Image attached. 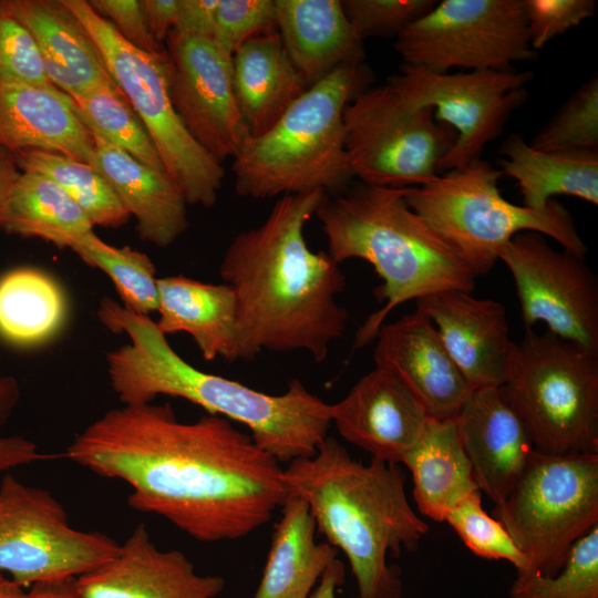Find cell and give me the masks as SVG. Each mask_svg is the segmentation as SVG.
I'll use <instances>...</instances> for the list:
<instances>
[{
  "label": "cell",
  "instance_id": "32",
  "mask_svg": "<svg viewBox=\"0 0 598 598\" xmlns=\"http://www.w3.org/2000/svg\"><path fill=\"white\" fill-rule=\"evenodd\" d=\"M65 312L63 291L48 274L19 268L0 278V336L7 341L41 343L58 332Z\"/></svg>",
  "mask_w": 598,
  "mask_h": 598
},
{
  "label": "cell",
  "instance_id": "47",
  "mask_svg": "<svg viewBox=\"0 0 598 598\" xmlns=\"http://www.w3.org/2000/svg\"><path fill=\"white\" fill-rule=\"evenodd\" d=\"M20 174L14 154L0 145V230L7 200Z\"/></svg>",
  "mask_w": 598,
  "mask_h": 598
},
{
  "label": "cell",
  "instance_id": "42",
  "mask_svg": "<svg viewBox=\"0 0 598 598\" xmlns=\"http://www.w3.org/2000/svg\"><path fill=\"white\" fill-rule=\"evenodd\" d=\"M532 48L537 52L555 37L595 14L594 0H524Z\"/></svg>",
  "mask_w": 598,
  "mask_h": 598
},
{
  "label": "cell",
  "instance_id": "28",
  "mask_svg": "<svg viewBox=\"0 0 598 598\" xmlns=\"http://www.w3.org/2000/svg\"><path fill=\"white\" fill-rule=\"evenodd\" d=\"M280 513L254 598H309L339 550L317 542L315 518L300 496L289 494Z\"/></svg>",
  "mask_w": 598,
  "mask_h": 598
},
{
  "label": "cell",
  "instance_id": "2",
  "mask_svg": "<svg viewBox=\"0 0 598 598\" xmlns=\"http://www.w3.org/2000/svg\"><path fill=\"white\" fill-rule=\"evenodd\" d=\"M327 194L281 196L258 226L237 234L219 275L236 297L237 329L230 361L261 351H306L327 359L347 329L348 312L336 298L346 276L328 251H313L305 227Z\"/></svg>",
  "mask_w": 598,
  "mask_h": 598
},
{
  "label": "cell",
  "instance_id": "34",
  "mask_svg": "<svg viewBox=\"0 0 598 598\" xmlns=\"http://www.w3.org/2000/svg\"><path fill=\"white\" fill-rule=\"evenodd\" d=\"M82 123L141 163L165 172L143 122L115 82L102 83L72 99Z\"/></svg>",
  "mask_w": 598,
  "mask_h": 598
},
{
  "label": "cell",
  "instance_id": "14",
  "mask_svg": "<svg viewBox=\"0 0 598 598\" xmlns=\"http://www.w3.org/2000/svg\"><path fill=\"white\" fill-rule=\"evenodd\" d=\"M532 71L484 70L436 72L403 63L385 84L404 104L430 107L456 134L439 172L462 168L481 158L503 132L508 117L527 99Z\"/></svg>",
  "mask_w": 598,
  "mask_h": 598
},
{
  "label": "cell",
  "instance_id": "43",
  "mask_svg": "<svg viewBox=\"0 0 598 598\" xmlns=\"http://www.w3.org/2000/svg\"><path fill=\"white\" fill-rule=\"evenodd\" d=\"M90 7L106 19L131 45L148 53H161L165 45L151 35L141 0H87Z\"/></svg>",
  "mask_w": 598,
  "mask_h": 598
},
{
  "label": "cell",
  "instance_id": "3",
  "mask_svg": "<svg viewBox=\"0 0 598 598\" xmlns=\"http://www.w3.org/2000/svg\"><path fill=\"white\" fill-rule=\"evenodd\" d=\"M97 317L130 343L106 355L111 388L123 405L151 403L158 395L184 399L208 414L246 426L252 440L279 463L312 456L328 437L330 404L292 380L268 394L186 362L150 316L103 298Z\"/></svg>",
  "mask_w": 598,
  "mask_h": 598
},
{
  "label": "cell",
  "instance_id": "38",
  "mask_svg": "<svg viewBox=\"0 0 598 598\" xmlns=\"http://www.w3.org/2000/svg\"><path fill=\"white\" fill-rule=\"evenodd\" d=\"M444 522L476 556L504 559L513 564L517 571L527 570L525 557L505 527L484 511L480 491L471 493L451 508Z\"/></svg>",
  "mask_w": 598,
  "mask_h": 598
},
{
  "label": "cell",
  "instance_id": "18",
  "mask_svg": "<svg viewBox=\"0 0 598 598\" xmlns=\"http://www.w3.org/2000/svg\"><path fill=\"white\" fill-rule=\"evenodd\" d=\"M415 302L473 390L504 384L515 342L501 302L461 290L436 292Z\"/></svg>",
  "mask_w": 598,
  "mask_h": 598
},
{
  "label": "cell",
  "instance_id": "49",
  "mask_svg": "<svg viewBox=\"0 0 598 598\" xmlns=\"http://www.w3.org/2000/svg\"><path fill=\"white\" fill-rule=\"evenodd\" d=\"M346 567L337 557L324 570L309 598H336L337 589L344 581Z\"/></svg>",
  "mask_w": 598,
  "mask_h": 598
},
{
  "label": "cell",
  "instance_id": "24",
  "mask_svg": "<svg viewBox=\"0 0 598 598\" xmlns=\"http://www.w3.org/2000/svg\"><path fill=\"white\" fill-rule=\"evenodd\" d=\"M29 30L50 82L72 99L114 82L95 42L62 0H8Z\"/></svg>",
  "mask_w": 598,
  "mask_h": 598
},
{
  "label": "cell",
  "instance_id": "30",
  "mask_svg": "<svg viewBox=\"0 0 598 598\" xmlns=\"http://www.w3.org/2000/svg\"><path fill=\"white\" fill-rule=\"evenodd\" d=\"M401 463L412 474L413 498L420 514L433 520L444 522L451 508L478 491L455 419L430 417Z\"/></svg>",
  "mask_w": 598,
  "mask_h": 598
},
{
  "label": "cell",
  "instance_id": "1",
  "mask_svg": "<svg viewBox=\"0 0 598 598\" xmlns=\"http://www.w3.org/2000/svg\"><path fill=\"white\" fill-rule=\"evenodd\" d=\"M65 456L124 482L130 507L203 543L248 536L289 497L280 463L250 434L213 414L181 422L168 403L107 411L75 436Z\"/></svg>",
  "mask_w": 598,
  "mask_h": 598
},
{
  "label": "cell",
  "instance_id": "13",
  "mask_svg": "<svg viewBox=\"0 0 598 598\" xmlns=\"http://www.w3.org/2000/svg\"><path fill=\"white\" fill-rule=\"evenodd\" d=\"M403 63L436 72L508 70L536 58L524 0H443L395 38Z\"/></svg>",
  "mask_w": 598,
  "mask_h": 598
},
{
  "label": "cell",
  "instance_id": "41",
  "mask_svg": "<svg viewBox=\"0 0 598 598\" xmlns=\"http://www.w3.org/2000/svg\"><path fill=\"white\" fill-rule=\"evenodd\" d=\"M435 0H343L344 14L357 35L396 38L409 25L427 13Z\"/></svg>",
  "mask_w": 598,
  "mask_h": 598
},
{
  "label": "cell",
  "instance_id": "25",
  "mask_svg": "<svg viewBox=\"0 0 598 598\" xmlns=\"http://www.w3.org/2000/svg\"><path fill=\"white\" fill-rule=\"evenodd\" d=\"M277 31L308 86L342 65L362 64L363 41L340 0H275Z\"/></svg>",
  "mask_w": 598,
  "mask_h": 598
},
{
  "label": "cell",
  "instance_id": "17",
  "mask_svg": "<svg viewBox=\"0 0 598 598\" xmlns=\"http://www.w3.org/2000/svg\"><path fill=\"white\" fill-rule=\"evenodd\" d=\"M331 424L371 458L400 464L430 419L415 395L390 371L375 367L339 402Z\"/></svg>",
  "mask_w": 598,
  "mask_h": 598
},
{
  "label": "cell",
  "instance_id": "7",
  "mask_svg": "<svg viewBox=\"0 0 598 598\" xmlns=\"http://www.w3.org/2000/svg\"><path fill=\"white\" fill-rule=\"evenodd\" d=\"M502 172L482 158L405 188V202L478 276L491 271L517 234L536 231L585 258L587 246L569 210L553 199L534 210L502 196Z\"/></svg>",
  "mask_w": 598,
  "mask_h": 598
},
{
  "label": "cell",
  "instance_id": "27",
  "mask_svg": "<svg viewBox=\"0 0 598 598\" xmlns=\"http://www.w3.org/2000/svg\"><path fill=\"white\" fill-rule=\"evenodd\" d=\"M156 322L162 333L184 332L203 358L231 359L237 329V303L227 283H208L185 276L157 279Z\"/></svg>",
  "mask_w": 598,
  "mask_h": 598
},
{
  "label": "cell",
  "instance_id": "36",
  "mask_svg": "<svg viewBox=\"0 0 598 598\" xmlns=\"http://www.w3.org/2000/svg\"><path fill=\"white\" fill-rule=\"evenodd\" d=\"M511 598H598V525L570 548L554 576L517 571Z\"/></svg>",
  "mask_w": 598,
  "mask_h": 598
},
{
  "label": "cell",
  "instance_id": "16",
  "mask_svg": "<svg viewBox=\"0 0 598 598\" xmlns=\"http://www.w3.org/2000/svg\"><path fill=\"white\" fill-rule=\"evenodd\" d=\"M165 49L171 101L187 132L219 163L234 158L250 134L235 99L230 61L205 37L172 31Z\"/></svg>",
  "mask_w": 598,
  "mask_h": 598
},
{
  "label": "cell",
  "instance_id": "4",
  "mask_svg": "<svg viewBox=\"0 0 598 598\" xmlns=\"http://www.w3.org/2000/svg\"><path fill=\"white\" fill-rule=\"evenodd\" d=\"M283 480L308 504L317 532L344 553L359 597L401 598V573L388 557L415 549L429 525L409 503L399 464H363L328 436L312 456L288 463Z\"/></svg>",
  "mask_w": 598,
  "mask_h": 598
},
{
  "label": "cell",
  "instance_id": "26",
  "mask_svg": "<svg viewBox=\"0 0 598 598\" xmlns=\"http://www.w3.org/2000/svg\"><path fill=\"white\" fill-rule=\"evenodd\" d=\"M230 63L235 99L250 136L269 130L309 87L278 31L248 40Z\"/></svg>",
  "mask_w": 598,
  "mask_h": 598
},
{
  "label": "cell",
  "instance_id": "31",
  "mask_svg": "<svg viewBox=\"0 0 598 598\" xmlns=\"http://www.w3.org/2000/svg\"><path fill=\"white\" fill-rule=\"evenodd\" d=\"M93 227L81 207L51 178L21 172L7 200L1 230L72 249Z\"/></svg>",
  "mask_w": 598,
  "mask_h": 598
},
{
  "label": "cell",
  "instance_id": "21",
  "mask_svg": "<svg viewBox=\"0 0 598 598\" xmlns=\"http://www.w3.org/2000/svg\"><path fill=\"white\" fill-rule=\"evenodd\" d=\"M455 423L478 491L502 503L535 450L524 424L499 388L473 390Z\"/></svg>",
  "mask_w": 598,
  "mask_h": 598
},
{
  "label": "cell",
  "instance_id": "44",
  "mask_svg": "<svg viewBox=\"0 0 598 598\" xmlns=\"http://www.w3.org/2000/svg\"><path fill=\"white\" fill-rule=\"evenodd\" d=\"M18 399L17 381L12 377H0V426L11 415ZM43 458L33 442L20 436H0V472Z\"/></svg>",
  "mask_w": 598,
  "mask_h": 598
},
{
  "label": "cell",
  "instance_id": "35",
  "mask_svg": "<svg viewBox=\"0 0 598 598\" xmlns=\"http://www.w3.org/2000/svg\"><path fill=\"white\" fill-rule=\"evenodd\" d=\"M72 250L85 264L109 276L125 308L144 316L156 311L158 278L147 255L127 246L109 245L94 231L82 238Z\"/></svg>",
  "mask_w": 598,
  "mask_h": 598
},
{
  "label": "cell",
  "instance_id": "10",
  "mask_svg": "<svg viewBox=\"0 0 598 598\" xmlns=\"http://www.w3.org/2000/svg\"><path fill=\"white\" fill-rule=\"evenodd\" d=\"M527 561V570L556 575L571 546L598 525V454L533 451L509 495L494 505Z\"/></svg>",
  "mask_w": 598,
  "mask_h": 598
},
{
  "label": "cell",
  "instance_id": "5",
  "mask_svg": "<svg viewBox=\"0 0 598 598\" xmlns=\"http://www.w3.org/2000/svg\"><path fill=\"white\" fill-rule=\"evenodd\" d=\"M339 265L369 262L382 279L384 306L359 328L354 349L375 339L389 313L400 305L430 295L472 292L477 275L405 202V188L360 184L333 197L324 196L316 212Z\"/></svg>",
  "mask_w": 598,
  "mask_h": 598
},
{
  "label": "cell",
  "instance_id": "46",
  "mask_svg": "<svg viewBox=\"0 0 598 598\" xmlns=\"http://www.w3.org/2000/svg\"><path fill=\"white\" fill-rule=\"evenodd\" d=\"M141 6L152 38L165 45L177 21L179 0H141Z\"/></svg>",
  "mask_w": 598,
  "mask_h": 598
},
{
  "label": "cell",
  "instance_id": "15",
  "mask_svg": "<svg viewBox=\"0 0 598 598\" xmlns=\"http://www.w3.org/2000/svg\"><path fill=\"white\" fill-rule=\"evenodd\" d=\"M516 288L525 329L544 323L555 336L598 352V281L585 258L550 246L536 231L515 235L499 251Z\"/></svg>",
  "mask_w": 598,
  "mask_h": 598
},
{
  "label": "cell",
  "instance_id": "37",
  "mask_svg": "<svg viewBox=\"0 0 598 598\" xmlns=\"http://www.w3.org/2000/svg\"><path fill=\"white\" fill-rule=\"evenodd\" d=\"M530 145L545 152L598 150V76L584 82L537 132Z\"/></svg>",
  "mask_w": 598,
  "mask_h": 598
},
{
  "label": "cell",
  "instance_id": "48",
  "mask_svg": "<svg viewBox=\"0 0 598 598\" xmlns=\"http://www.w3.org/2000/svg\"><path fill=\"white\" fill-rule=\"evenodd\" d=\"M30 598H82L76 586V578L69 577L41 581L32 585Z\"/></svg>",
  "mask_w": 598,
  "mask_h": 598
},
{
  "label": "cell",
  "instance_id": "12",
  "mask_svg": "<svg viewBox=\"0 0 598 598\" xmlns=\"http://www.w3.org/2000/svg\"><path fill=\"white\" fill-rule=\"evenodd\" d=\"M120 545L100 532L73 528L47 489L7 474L0 483V571L23 588L79 578L110 561Z\"/></svg>",
  "mask_w": 598,
  "mask_h": 598
},
{
  "label": "cell",
  "instance_id": "22",
  "mask_svg": "<svg viewBox=\"0 0 598 598\" xmlns=\"http://www.w3.org/2000/svg\"><path fill=\"white\" fill-rule=\"evenodd\" d=\"M0 145L12 153H61L91 166L95 152L72 97L56 87L28 84H0Z\"/></svg>",
  "mask_w": 598,
  "mask_h": 598
},
{
  "label": "cell",
  "instance_id": "9",
  "mask_svg": "<svg viewBox=\"0 0 598 598\" xmlns=\"http://www.w3.org/2000/svg\"><path fill=\"white\" fill-rule=\"evenodd\" d=\"M62 1L95 42L107 71L146 127L166 173L186 203L213 207L225 169L192 137L173 106L166 49L155 54L140 50L125 41L87 0Z\"/></svg>",
  "mask_w": 598,
  "mask_h": 598
},
{
  "label": "cell",
  "instance_id": "23",
  "mask_svg": "<svg viewBox=\"0 0 598 598\" xmlns=\"http://www.w3.org/2000/svg\"><path fill=\"white\" fill-rule=\"evenodd\" d=\"M91 134L95 145L92 166L135 218L138 237L162 248L172 245L188 226L187 203L179 187L167 173L141 163L99 134Z\"/></svg>",
  "mask_w": 598,
  "mask_h": 598
},
{
  "label": "cell",
  "instance_id": "40",
  "mask_svg": "<svg viewBox=\"0 0 598 598\" xmlns=\"http://www.w3.org/2000/svg\"><path fill=\"white\" fill-rule=\"evenodd\" d=\"M0 84L55 87L33 37L12 14L8 0H0Z\"/></svg>",
  "mask_w": 598,
  "mask_h": 598
},
{
  "label": "cell",
  "instance_id": "29",
  "mask_svg": "<svg viewBox=\"0 0 598 598\" xmlns=\"http://www.w3.org/2000/svg\"><path fill=\"white\" fill-rule=\"evenodd\" d=\"M501 152L499 171L516 181L524 206L544 210L556 195L598 204L597 151L545 152L511 134Z\"/></svg>",
  "mask_w": 598,
  "mask_h": 598
},
{
  "label": "cell",
  "instance_id": "50",
  "mask_svg": "<svg viewBox=\"0 0 598 598\" xmlns=\"http://www.w3.org/2000/svg\"><path fill=\"white\" fill-rule=\"evenodd\" d=\"M24 589L0 571V598H30Z\"/></svg>",
  "mask_w": 598,
  "mask_h": 598
},
{
  "label": "cell",
  "instance_id": "19",
  "mask_svg": "<svg viewBox=\"0 0 598 598\" xmlns=\"http://www.w3.org/2000/svg\"><path fill=\"white\" fill-rule=\"evenodd\" d=\"M375 339V367L394 374L421 402L430 417L451 420L457 416L473 389L423 311L415 309L383 324Z\"/></svg>",
  "mask_w": 598,
  "mask_h": 598
},
{
  "label": "cell",
  "instance_id": "20",
  "mask_svg": "<svg viewBox=\"0 0 598 598\" xmlns=\"http://www.w3.org/2000/svg\"><path fill=\"white\" fill-rule=\"evenodd\" d=\"M82 598H216L219 575H199L187 556L162 550L145 524H138L114 558L76 578Z\"/></svg>",
  "mask_w": 598,
  "mask_h": 598
},
{
  "label": "cell",
  "instance_id": "6",
  "mask_svg": "<svg viewBox=\"0 0 598 598\" xmlns=\"http://www.w3.org/2000/svg\"><path fill=\"white\" fill-rule=\"evenodd\" d=\"M369 80L363 64L342 65L309 86L269 130L249 136L233 158L236 193L261 199L346 188L353 176L343 113Z\"/></svg>",
  "mask_w": 598,
  "mask_h": 598
},
{
  "label": "cell",
  "instance_id": "11",
  "mask_svg": "<svg viewBox=\"0 0 598 598\" xmlns=\"http://www.w3.org/2000/svg\"><path fill=\"white\" fill-rule=\"evenodd\" d=\"M343 122L351 174L375 187L430 183L456 138L430 107L404 104L385 83L358 93L346 106Z\"/></svg>",
  "mask_w": 598,
  "mask_h": 598
},
{
  "label": "cell",
  "instance_id": "39",
  "mask_svg": "<svg viewBox=\"0 0 598 598\" xmlns=\"http://www.w3.org/2000/svg\"><path fill=\"white\" fill-rule=\"evenodd\" d=\"M277 31L275 0H218L212 42L231 62L248 40Z\"/></svg>",
  "mask_w": 598,
  "mask_h": 598
},
{
  "label": "cell",
  "instance_id": "45",
  "mask_svg": "<svg viewBox=\"0 0 598 598\" xmlns=\"http://www.w3.org/2000/svg\"><path fill=\"white\" fill-rule=\"evenodd\" d=\"M217 6L218 0H179L177 21L173 31L210 39Z\"/></svg>",
  "mask_w": 598,
  "mask_h": 598
},
{
  "label": "cell",
  "instance_id": "8",
  "mask_svg": "<svg viewBox=\"0 0 598 598\" xmlns=\"http://www.w3.org/2000/svg\"><path fill=\"white\" fill-rule=\"evenodd\" d=\"M499 389L536 451L598 454V352L525 329Z\"/></svg>",
  "mask_w": 598,
  "mask_h": 598
},
{
  "label": "cell",
  "instance_id": "33",
  "mask_svg": "<svg viewBox=\"0 0 598 598\" xmlns=\"http://www.w3.org/2000/svg\"><path fill=\"white\" fill-rule=\"evenodd\" d=\"M13 154L21 172H34L51 178L81 207L93 226L118 228L130 220V214L107 181L90 164L41 150Z\"/></svg>",
  "mask_w": 598,
  "mask_h": 598
}]
</instances>
